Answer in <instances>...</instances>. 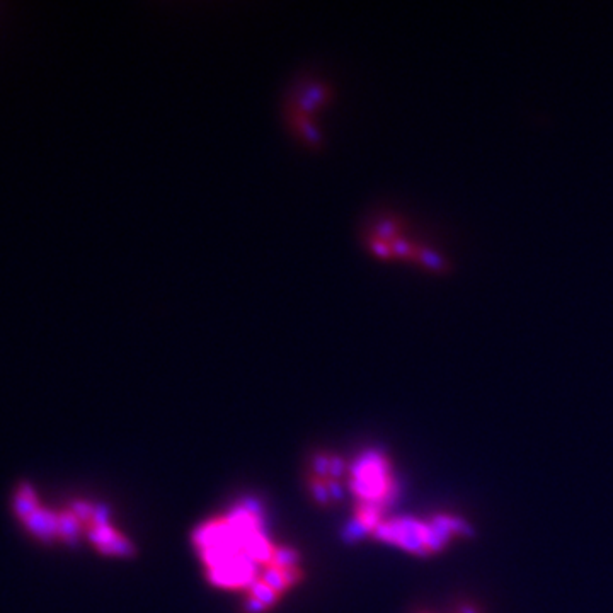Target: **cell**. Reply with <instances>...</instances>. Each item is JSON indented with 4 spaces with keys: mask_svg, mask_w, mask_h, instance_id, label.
I'll return each mask as SVG.
<instances>
[{
    "mask_svg": "<svg viewBox=\"0 0 613 613\" xmlns=\"http://www.w3.org/2000/svg\"><path fill=\"white\" fill-rule=\"evenodd\" d=\"M351 489L358 501L379 502L387 506L395 496V482L390 475V463L380 452H365L351 467Z\"/></svg>",
    "mask_w": 613,
    "mask_h": 613,
    "instance_id": "cell-1",
    "label": "cell"
},
{
    "mask_svg": "<svg viewBox=\"0 0 613 613\" xmlns=\"http://www.w3.org/2000/svg\"><path fill=\"white\" fill-rule=\"evenodd\" d=\"M303 83H296L292 89L290 99L287 102L288 113H296V114H305L312 109L317 108L319 104L326 102L327 99L333 96V90H331L329 83L319 81H302Z\"/></svg>",
    "mask_w": 613,
    "mask_h": 613,
    "instance_id": "cell-2",
    "label": "cell"
},
{
    "mask_svg": "<svg viewBox=\"0 0 613 613\" xmlns=\"http://www.w3.org/2000/svg\"><path fill=\"white\" fill-rule=\"evenodd\" d=\"M414 259H420L422 264L428 266V268H431V269H438V271H447V269L450 268V264H448L447 259L441 256L440 253H436V250L428 249V247L417 246L416 257Z\"/></svg>",
    "mask_w": 613,
    "mask_h": 613,
    "instance_id": "cell-3",
    "label": "cell"
},
{
    "mask_svg": "<svg viewBox=\"0 0 613 613\" xmlns=\"http://www.w3.org/2000/svg\"><path fill=\"white\" fill-rule=\"evenodd\" d=\"M259 580L264 582V584H268L269 588L275 589L278 595H281V593L287 591V589L290 588V586H288L287 580H285L283 571H281L280 567H276V566H273V564L266 566L264 573H262V576L259 578Z\"/></svg>",
    "mask_w": 613,
    "mask_h": 613,
    "instance_id": "cell-4",
    "label": "cell"
},
{
    "mask_svg": "<svg viewBox=\"0 0 613 613\" xmlns=\"http://www.w3.org/2000/svg\"><path fill=\"white\" fill-rule=\"evenodd\" d=\"M298 561H300L298 552L292 549V547H275L273 559L269 564L280 567V569H287V567H295L298 564Z\"/></svg>",
    "mask_w": 613,
    "mask_h": 613,
    "instance_id": "cell-5",
    "label": "cell"
},
{
    "mask_svg": "<svg viewBox=\"0 0 613 613\" xmlns=\"http://www.w3.org/2000/svg\"><path fill=\"white\" fill-rule=\"evenodd\" d=\"M249 595L257 598V600L261 601L262 605H266L268 608L273 607V605L278 601V598H280V595H278L275 589L269 588V586L264 584L261 580H256L249 586Z\"/></svg>",
    "mask_w": 613,
    "mask_h": 613,
    "instance_id": "cell-6",
    "label": "cell"
},
{
    "mask_svg": "<svg viewBox=\"0 0 613 613\" xmlns=\"http://www.w3.org/2000/svg\"><path fill=\"white\" fill-rule=\"evenodd\" d=\"M326 481L327 479H319V477H314V475H310V479H308V489H310L312 496H314L315 502H319V504H322V506L333 502V500H331L329 489H327Z\"/></svg>",
    "mask_w": 613,
    "mask_h": 613,
    "instance_id": "cell-7",
    "label": "cell"
},
{
    "mask_svg": "<svg viewBox=\"0 0 613 613\" xmlns=\"http://www.w3.org/2000/svg\"><path fill=\"white\" fill-rule=\"evenodd\" d=\"M368 533H372V532L368 530V528L365 527L360 520H356L355 518L351 523L346 525L344 532H342V536H344L346 542H358V540H361L363 536H367Z\"/></svg>",
    "mask_w": 613,
    "mask_h": 613,
    "instance_id": "cell-8",
    "label": "cell"
},
{
    "mask_svg": "<svg viewBox=\"0 0 613 613\" xmlns=\"http://www.w3.org/2000/svg\"><path fill=\"white\" fill-rule=\"evenodd\" d=\"M312 472H314V477L319 479H329V456L319 453L312 460Z\"/></svg>",
    "mask_w": 613,
    "mask_h": 613,
    "instance_id": "cell-9",
    "label": "cell"
},
{
    "mask_svg": "<svg viewBox=\"0 0 613 613\" xmlns=\"http://www.w3.org/2000/svg\"><path fill=\"white\" fill-rule=\"evenodd\" d=\"M344 470H346V463L341 456L336 455L329 456V479H336V481H339L341 475L344 474Z\"/></svg>",
    "mask_w": 613,
    "mask_h": 613,
    "instance_id": "cell-10",
    "label": "cell"
},
{
    "mask_svg": "<svg viewBox=\"0 0 613 613\" xmlns=\"http://www.w3.org/2000/svg\"><path fill=\"white\" fill-rule=\"evenodd\" d=\"M244 610L246 613H262L264 610H268L266 605H262L257 598H254L253 595H247L246 601H244Z\"/></svg>",
    "mask_w": 613,
    "mask_h": 613,
    "instance_id": "cell-11",
    "label": "cell"
},
{
    "mask_svg": "<svg viewBox=\"0 0 613 613\" xmlns=\"http://www.w3.org/2000/svg\"><path fill=\"white\" fill-rule=\"evenodd\" d=\"M281 571H283L285 580H287L288 586L296 584V582H298L300 580H302V571L298 569V566H295V567H287V569H281Z\"/></svg>",
    "mask_w": 613,
    "mask_h": 613,
    "instance_id": "cell-12",
    "label": "cell"
},
{
    "mask_svg": "<svg viewBox=\"0 0 613 613\" xmlns=\"http://www.w3.org/2000/svg\"><path fill=\"white\" fill-rule=\"evenodd\" d=\"M326 484H327V489H329L331 500H333V501H339V500H341V497H342V487H341V482L336 481V479H327Z\"/></svg>",
    "mask_w": 613,
    "mask_h": 613,
    "instance_id": "cell-13",
    "label": "cell"
}]
</instances>
